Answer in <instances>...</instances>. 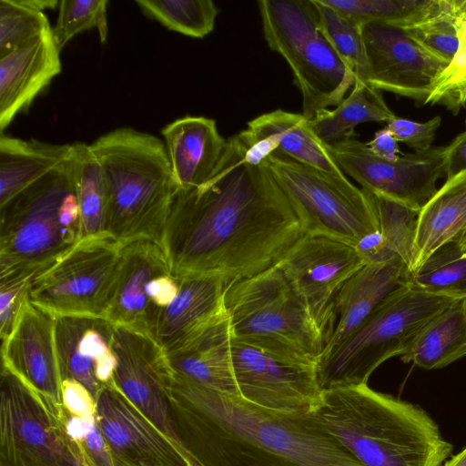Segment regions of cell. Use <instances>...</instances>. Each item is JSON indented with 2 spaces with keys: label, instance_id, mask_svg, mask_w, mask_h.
<instances>
[{
  "label": "cell",
  "instance_id": "1",
  "mask_svg": "<svg viewBox=\"0 0 466 466\" xmlns=\"http://www.w3.org/2000/svg\"><path fill=\"white\" fill-rule=\"evenodd\" d=\"M245 150L239 134L230 137L206 183L177 188L162 242L176 279L253 277L278 265L306 234L266 160L249 164Z\"/></svg>",
  "mask_w": 466,
  "mask_h": 466
},
{
  "label": "cell",
  "instance_id": "2",
  "mask_svg": "<svg viewBox=\"0 0 466 466\" xmlns=\"http://www.w3.org/2000/svg\"><path fill=\"white\" fill-rule=\"evenodd\" d=\"M171 410L195 466H363L305 416L272 411L176 373Z\"/></svg>",
  "mask_w": 466,
  "mask_h": 466
},
{
  "label": "cell",
  "instance_id": "3",
  "mask_svg": "<svg viewBox=\"0 0 466 466\" xmlns=\"http://www.w3.org/2000/svg\"><path fill=\"white\" fill-rule=\"evenodd\" d=\"M305 418L363 466H442L453 451L423 409L367 384L322 391Z\"/></svg>",
  "mask_w": 466,
  "mask_h": 466
},
{
  "label": "cell",
  "instance_id": "4",
  "mask_svg": "<svg viewBox=\"0 0 466 466\" xmlns=\"http://www.w3.org/2000/svg\"><path fill=\"white\" fill-rule=\"evenodd\" d=\"M89 147L108 186L106 232L123 245L148 239L162 247L177 190L163 139L125 127L102 135Z\"/></svg>",
  "mask_w": 466,
  "mask_h": 466
},
{
  "label": "cell",
  "instance_id": "5",
  "mask_svg": "<svg viewBox=\"0 0 466 466\" xmlns=\"http://www.w3.org/2000/svg\"><path fill=\"white\" fill-rule=\"evenodd\" d=\"M81 238L80 208L68 158L0 206V280L35 278Z\"/></svg>",
  "mask_w": 466,
  "mask_h": 466
},
{
  "label": "cell",
  "instance_id": "6",
  "mask_svg": "<svg viewBox=\"0 0 466 466\" xmlns=\"http://www.w3.org/2000/svg\"><path fill=\"white\" fill-rule=\"evenodd\" d=\"M224 302L233 340L317 366L324 336L278 265L229 282Z\"/></svg>",
  "mask_w": 466,
  "mask_h": 466
},
{
  "label": "cell",
  "instance_id": "7",
  "mask_svg": "<svg viewBox=\"0 0 466 466\" xmlns=\"http://www.w3.org/2000/svg\"><path fill=\"white\" fill-rule=\"evenodd\" d=\"M408 286L386 299L316 366L322 391L367 384L384 361L400 356L421 329L454 300Z\"/></svg>",
  "mask_w": 466,
  "mask_h": 466
},
{
  "label": "cell",
  "instance_id": "8",
  "mask_svg": "<svg viewBox=\"0 0 466 466\" xmlns=\"http://www.w3.org/2000/svg\"><path fill=\"white\" fill-rule=\"evenodd\" d=\"M268 46L289 64L309 120L337 106L356 76L322 33L313 0L258 1Z\"/></svg>",
  "mask_w": 466,
  "mask_h": 466
},
{
  "label": "cell",
  "instance_id": "9",
  "mask_svg": "<svg viewBox=\"0 0 466 466\" xmlns=\"http://www.w3.org/2000/svg\"><path fill=\"white\" fill-rule=\"evenodd\" d=\"M266 163L297 209L306 233L326 235L356 247L379 230L370 194L345 175L326 172L276 152Z\"/></svg>",
  "mask_w": 466,
  "mask_h": 466
},
{
  "label": "cell",
  "instance_id": "10",
  "mask_svg": "<svg viewBox=\"0 0 466 466\" xmlns=\"http://www.w3.org/2000/svg\"><path fill=\"white\" fill-rule=\"evenodd\" d=\"M0 466H86L58 406L2 366Z\"/></svg>",
  "mask_w": 466,
  "mask_h": 466
},
{
  "label": "cell",
  "instance_id": "11",
  "mask_svg": "<svg viewBox=\"0 0 466 466\" xmlns=\"http://www.w3.org/2000/svg\"><path fill=\"white\" fill-rule=\"evenodd\" d=\"M122 247L107 232L82 238L62 258L32 279L28 300L56 317L103 318Z\"/></svg>",
  "mask_w": 466,
  "mask_h": 466
},
{
  "label": "cell",
  "instance_id": "12",
  "mask_svg": "<svg viewBox=\"0 0 466 466\" xmlns=\"http://www.w3.org/2000/svg\"><path fill=\"white\" fill-rule=\"evenodd\" d=\"M324 146L339 169L360 183L362 189L415 210H420L433 197L438 190L437 181L446 176V147L401 154L397 159L388 160L355 138Z\"/></svg>",
  "mask_w": 466,
  "mask_h": 466
},
{
  "label": "cell",
  "instance_id": "13",
  "mask_svg": "<svg viewBox=\"0 0 466 466\" xmlns=\"http://www.w3.org/2000/svg\"><path fill=\"white\" fill-rule=\"evenodd\" d=\"M364 265L355 246L316 233H306L278 264L326 344L336 324L337 294Z\"/></svg>",
  "mask_w": 466,
  "mask_h": 466
},
{
  "label": "cell",
  "instance_id": "14",
  "mask_svg": "<svg viewBox=\"0 0 466 466\" xmlns=\"http://www.w3.org/2000/svg\"><path fill=\"white\" fill-rule=\"evenodd\" d=\"M112 350L116 360L114 386L195 466L175 430L171 410L174 371L164 349L149 335L116 327Z\"/></svg>",
  "mask_w": 466,
  "mask_h": 466
},
{
  "label": "cell",
  "instance_id": "15",
  "mask_svg": "<svg viewBox=\"0 0 466 466\" xmlns=\"http://www.w3.org/2000/svg\"><path fill=\"white\" fill-rule=\"evenodd\" d=\"M233 371L239 397L261 408L305 416L320 403L316 367L286 360L232 339Z\"/></svg>",
  "mask_w": 466,
  "mask_h": 466
},
{
  "label": "cell",
  "instance_id": "16",
  "mask_svg": "<svg viewBox=\"0 0 466 466\" xmlns=\"http://www.w3.org/2000/svg\"><path fill=\"white\" fill-rule=\"evenodd\" d=\"M361 33L369 64L366 83L425 105L449 63L396 26L369 23Z\"/></svg>",
  "mask_w": 466,
  "mask_h": 466
},
{
  "label": "cell",
  "instance_id": "17",
  "mask_svg": "<svg viewBox=\"0 0 466 466\" xmlns=\"http://www.w3.org/2000/svg\"><path fill=\"white\" fill-rule=\"evenodd\" d=\"M96 421L116 466H193L112 382L96 399Z\"/></svg>",
  "mask_w": 466,
  "mask_h": 466
},
{
  "label": "cell",
  "instance_id": "18",
  "mask_svg": "<svg viewBox=\"0 0 466 466\" xmlns=\"http://www.w3.org/2000/svg\"><path fill=\"white\" fill-rule=\"evenodd\" d=\"M167 272H171L167 258L157 242L138 239L124 244L103 318L116 327L154 338L160 310L150 300V283Z\"/></svg>",
  "mask_w": 466,
  "mask_h": 466
},
{
  "label": "cell",
  "instance_id": "19",
  "mask_svg": "<svg viewBox=\"0 0 466 466\" xmlns=\"http://www.w3.org/2000/svg\"><path fill=\"white\" fill-rule=\"evenodd\" d=\"M56 316L25 301L9 336L2 341V366L58 406L62 378L55 341Z\"/></svg>",
  "mask_w": 466,
  "mask_h": 466
},
{
  "label": "cell",
  "instance_id": "20",
  "mask_svg": "<svg viewBox=\"0 0 466 466\" xmlns=\"http://www.w3.org/2000/svg\"><path fill=\"white\" fill-rule=\"evenodd\" d=\"M115 329L102 317H56L55 341L62 380L80 382L96 400L101 389L113 381Z\"/></svg>",
  "mask_w": 466,
  "mask_h": 466
},
{
  "label": "cell",
  "instance_id": "21",
  "mask_svg": "<svg viewBox=\"0 0 466 466\" xmlns=\"http://www.w3.org/2000/svg\"><path fill=\"white\" fill-rule=\"evenodd\" d=\"M178 280V292L161 310L154 333V339L167 354L185 347L227 317L224 299L229 282L206 275Z\"/></svg>",
  "mask_w": 466,
  "mask_h": 466
},
{
  "label": "cell",
  "instance_id": "22",
  "mask_svg": "<svg viewBox=\"0 0 466 466\" xmlns=\"http://www.w3.org/2000/svg\"><path fill=\"white\" fill-rule=\"evenodd\" d=\"M52 29L0 57L1 134L61 72V51Z\"/></svg>",
  "mask_w": 466,
  "mask_h": 466
},
{
  "label": "cell",
  "instance_id": "23",
  "mask_svg": "<svg viewBox=\"0 0 466 466\" xmlns=\"http://www.w3.org/2000/svg\"><path fill=\"white\" fill-rule=\"evenodd\" d=\"M410 274L402 259L394 258L365 264L352 275L337 294L336 324L321 356L345 340L386 299L410 286Z\"/></svg>",
  "mask_w": 466,
  "mask_h": 466
},
{
  "label": "cell",
  "instance_id": "24",
  "mask_svg": "<svg viewBox=\"0 0 466 466\" xmlns=\"http://www.w3.org/2000/svg\"><path fill=\"white\" fill-rule=\"evenodd\" d=\"M177 188H189L206 183L215 173L227 141L220 136L215 120L186 116L161 130Z\"/></svg>",
  "mask_w": 466,
  "mask_h": 466
},
{
  "label": "cell",
  "instance_id": "25",
  "mask_svg": "<svg viewBox=\"0 0 466 466\" xmlns=\"http://www.w3.org/2000/svg\"><path fill=\"white\" fill-rule=\"evenodd\" d=\"M231 342L227 315L190 343L167 355L174 373L225 394L239 396L233 371Z\"/></svg>",
  "mask_w": 466,
  "mask_h": 466
},
{
  "label": "cell",
  "instance_id": "26",
  "mask_svg": "<svg viewBox=\"0 0 466 466\" xmlns=\"http://www.w3.org/2000/svg\"><path fill=\"white\" fill-rule=\"evenodd\" d=\"M240 136L247 142L261 140L271 153L336 175H345L333 161L301 114L278 109L248 123Z\"/></svg>",
  "mask_w": 466,
  "mask_h": 466
},
{
  "label": "cell",
  "instance_id": "27",
  "mask_svg": "<svg viewBox=\"0 0 466 466\" xmlns=\"http://www.w3.org/2000/svg\"><path fill=\"white\" fill-rule=\"evenodd\" d=\"M465 229L466 169L446 179L419 211L414 270L442 245L449 242L459 243Z\"/></svg>",
  "mask_w": 466,
  "mask_h": 466
},
{
  "label": "cell",
  "instance_id": "28",
  "mask_svg": "<svg viewBox=\"0 0 466 466\" xmlns=\"http://www.w3.org/2000/svg\"><path fill=\"white\" fill-rule=\"evenodd\" d=\"M73 144L0 136V206L63 165Z\"/></svg>",
  "mask_w": 466,
  "mask_h": 466
},
{
  "label": "cell",
  "instance_id": "29",
  "mask_svg": "<svg viewBox=\"0 0 466 466\" xmlns=\"http://www.w3.org/2000/svg\"><path fill=\"white\" fill-rule=\"evenodd\" d=\"M368 193L375 206L379 230L356 246L365 264L400 258L412 272L416 261L415 236L420 210L381 195Z\"/></svg>",
  "mask_w": 466,
  "mask_h": 466
},
{
  "label": "cell",
  "instance_id": "30",
  "mask_svg": "<svg viewBox=\"0 0 466 466\" xmlns=\"http://www.w3.org/2000/svg\"><path fill=\"white\" fill-rule=\"evenodd\" d=\"M466 356V298L435 316L400 356L424 370L441 369Z\"/></svg>",
  "mask_w": 466,
  "mask_h": 466
},
{
  "label": "cell",
  "instance_id": "31",
  "mask_svg": "<svg viewBox=\"0 0 466 466\" xmlns=\"http://www.w3.org/2000/svg\"><path fill=\"white\" fill-rule=\"evenodd\" d=\"M395 114L384 101L381 91L356 79L350 94L335 109H324L308 120L315 137L325 145L350 139L358 125L389 122Z\"/></svg>",
  "mask_w": 466,
  "mask_h": 466
},
{
  "label": "cell",
  "instance_id": "32",
  "mask_svg": "<svg viewBox=\"0 0 466 466\" xmlns=\"http://www.w3.org/2000/svg\"><path fill=\"white\" fill-rule=\"evenodd\" d=\"M69 167L80 208L82 238L106 232L108 186L89 145L73 144Z\"/></svg>",
  "mask_w": 466,
  "mask_h": 466
},
{
  "label": "cell",
  "instance_id": "33",
  "mask_svg": "<svg viewBox=\"0 0 466 466\" xmlns=\"http://www.w3.org/2000/svg\"><path fill=\"white\" fill-rule=\"evenodd\" d=\"M410 286L433 295L466 298V253L458 242L442 245L411 272Z\"/></svg>",
  "mask_w": 466,
  "mask_h": 466
},
{
  "label": "cell",
  "instance_id": "34",
  "mask_svg": "<svg viewBox=\"0 0 466 466\" xmlns=\"http://www.w3.org/2000/svg\"><path fill=\"white\" fill-rule=\"evenodd\" d=\"M143 14L171 31L203 38L215 26L218 13L212 0H137Z\"/></svg>",
  "mask_w": 466,
  "mask_h": 466
},
{
  "label": "cell",
  "instance_id": "35",
  "mask_svg": "<svg viewBox=\"0 0 466 466\" xmlns=\"http://www.w3.org/2000/svg\"><path fill=\"white\" fill-rule=\"evenodd\" d=\"M457 31L458 50L436 80L426 104L445 106L456 115L466 105V0H449Z\"/></svg>",
  "mask_w": 466,
  "mask_h": 466
},
{
  "label": "cell",
  "instance_id": "36",
  "mask_svg": "<svg viewBox=\"0 0 466 466\" xmlns=\"http://www.w3.org/2000/svg\"><path fill=\"white\" fill-rule=\"evenodd\" d=\"M403 30L429 52L451 63L459 46L449 0H430L421 15Z\"/></svg>",
  "mask_w": 466,
  "mask_h": 466
},
{
  "label": "cell",
  "instance_id": "37",
  "mask_svg": "<svg viewBox=\"0 0 466 466\" xmlns=\"http://www.w3.org/2000/svg\"><path fill=\"white\" fill-rule=\"evenodd\" d=\"M343 16L361 26L380 23L403 28L416 20L429 0H321Z\"/></svg>",
  "mask_w": 466,
  "mask_h": 466
},
{
  "label": "cell",
  "instance_id": "38",
  "mask_svg": "<svg viewBox=\"0 0 466 466\" xmlns=\"http://www.w3.org/2000/svg\"><path fill=\"white\" fill-rule=\"evenodd\" d=\"M319 26L335 51L352 69L356 79L366 83L369 71L361 26L351 22L321 0H313Z\"/></svg>",
  "mask_w": 466,
  "mask_h": 466
},
{
  "label": "cell",
  "instance_id": "39",
  "mask_svg": "<svg viewBox=\"0 0 466 466\" xmlns=\"http://www.w3.org/2000/svg\"><path fill=\"white\" fill-rule=\"evenodd\" d=\"M31 0H0V57L51 29Z\"/></svg>",
  "mask_w": 466,
  "mask_h": 466
},
{
  "label": "cell",
  "instance_id": "40",
  "mask_svg": "<svg viewBox=\"0 0 466 466\" xmlns=\"http://www.w3.org/2000/svg\"><path fill=\"white\" fill-rule=\"evenodd\" d=\"M107 0H62L53 36L61 51L76 35L92 28L98 32L100 42L107 37Z\"/></svg>",
  "mask_w": 466,
  "mask_h": 466
},
{
  "label": "cell",
  "instance_id": "41",
  "mask_svg": "<svg viewBox=\"0 0 466 466\" xmlns=\"http://www.w3.org/2000/svg\"><path fill=\"white\" fill-rule=\"evenodd\" d=\"M32 278H11L0 280V336L5 339L11 333L22 307L27 299Z\"/></svg>",
  "mask_w": 466,
  "mask_h": 466
},
{
  "label": "cell",
  "instance_id": "42",
  "mask_svg": "<svg viewBox=\"0 0 466 466\" xmlns=\"http://www.w3.org/2000/svg\"><path fill=\"white\" fill-rule=\"evenodd\" d=\"M441 124L439 116L426 122H415L395 116L387 122V128L398 142H403L416 153H422L431 148L437 129Z\"/></svg>",
  "mask_w": 466,
  "mask_h": 466
},
{
  "label": "cell",
  "instance_id": "43",
  "mask_svg": "<svg viewBox=\"0 0 466 466\" xmlns=\"http://www.w3.org/2000/svg\"><path fill=\"white\" fill-rule=\"evenodd\" d=\"M62 401L65 410L83 418L96 417V400L80 382L66 379L62 380Z\"/></svg>",
  "mask_w": 466,
  "mask_h": 466
},
{
  "label": "cell",
  "instance_id": "44",
  "mask_svg": "<svg viewBox=\"0 0 466 466\" xmlns=\"http://www.w3.org/2000/svg\"><path fill=\"white\" fill-rule=\"evenodd\" d=\"M76 443L86 466H116L110 449L96 423Z\"/></svg>",
  "mask_w": 466,
  "mask_h": 466
},
{
  "label": "cell",
  "instance_id": "45",
  "mask_svg": "<svg viewBox=\"0 0 466 466\" xmlns=\"http://www.w3.org/2000/svg\"><path fill=\"white\" fill-rule=\"evenodd\" d=\"M446 178H451L466 169V130L446 147Z\"/></svg>",
  "mask_w": 466,
  "mask_h": 466
},
{
  "label": "cell",
  "instance_id": "46",
  "mask_svg": "<svg viewBox=\"0 0 466 466\" xmlns=\"http://www.w3.org/2000/svg\"><path fill=\"white\" fill-rule=\"evenodd\" d=\"M398 143L393 134L387 127H384L378 130L372 140L367 145L376 156L384 159L394 160L401 155Z\"/></svg>",
  "mask_w": 466,
  "mask_h": 466
},
{
  "label": "cell",
  "instance_id": "47",
  "mask_svg": "<svg viewBox=\"0 0 466 466\" xmlns=\"http://www.w3.org/2000/svg\"><path fill=\"white\" fill-rule=\"evenodd\" d=\"M442 466H466V448L460 453L451 456V458L447 460Z\"/></svg>",
  "mask_w": 466,
  "mask_h": 466
},
{
  "label": "cell",
  "instance_id": "48",
  "mask_svg": "<svg viewBox=\"0 0 466 466\" xmlns=\"http://www.w3.org/2000/svg\"><path fill=\"white\" fill-rule=\"evenodd\" d=\"M459 246H460L461 249L464 253H466V229H465V231H464V233H463V235H462V237H461V240L459 242Z\"/></svg>",
  "mask_w": 466,
  "mask_h": 466
},
{
  "label": "cell",
  "instance_id": "49",
  "mask_svg": "<svg viewBox=\"0 0 466 466\" xmlns=\"http://www.w3.org/2000/svg\"><path fill=\"white\" fill-rule=\"evenodd\" d=\"M465 124H466V119H465Z\"/></svg>",
  "mask_w": 466,
  "mask_h": 466
}]
</instances>
